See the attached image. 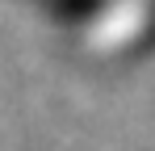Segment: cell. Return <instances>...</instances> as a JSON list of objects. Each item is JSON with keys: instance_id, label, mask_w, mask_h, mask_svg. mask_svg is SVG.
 Instances as JSON below:
<instances>
[{"instance_id": "cell-1", "label": "cell", "mask_w": 155, "mask_h": 151, "mask_svg": "<svg viewBox=\"0 0 155 151\" xmlns=\"http://www.w3.org/2000/svg\"><path fill=\"white\" fill-rule=\"evenodd\" d=\"M84 55L122 59L155 38V0H46Z\"/></svg>"}]
</instances>
